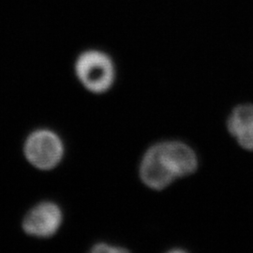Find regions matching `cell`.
Wrapping results in <instances>:
<instances>
[{"mask_svg": "<svg viewBox=\"0 0 253 253\" xmlns=\"http://www.w3.org/2000/svg\"><path fill=\"white\" fill-rule=\"evenodd\" d=\"M90 252L93 253H127L128 250H126L121 246L109 244L105 242H100V243L93 245Z\"/></svg>", "mask_w": 253, "mask_h": 253, "instance_id": "obj_7", "label": "cell"}, {"mask_svg": "<svg viewBox=\"0 0 253 253\" xmlns=\"http://www.w3.org/2000/svg\"><path fill=\"white\" fill-rule=\"evenodd\" d=\"M139 176L145 187L156 191L167 189L177 179L164 157L161 142L149 146L143 155Z\"/></svg>", "mask_w": 253, "mask_h": 253, "instance_id": "obj_3", "label": "cell"}, {"mask_svg": "<svg viewBox=\"0 0 253 253\" xmlns=\"http://www.w3.org/2000/svg\"><path fill=\"white\" fill-rule=\"evenodd\" d=\"M227 128L242 148L253 151V105L240 104L231 112Z\"/></svg>", "mask_w": 253, "mask_h": 253, "instance_id": "obj_6", "label": "cell"}, {"mask_svg": "<svg viewBox=\"0 0 253 253\" xmlns=\"http://www.w3.org/2000/svg\"><path fill=\"white\" fill-rule=\"evenodd\" d=\"M24 150L27 161L33 166L49 171L62 162L65 146L57 133L48 128H40L27 137Z\"/></svg>", "mask_w": 253, "mask_h": 253, "instance_id": "obj_2", "label": "cell"}, {"mask_svg": "<svg viewBox=\"0 0 253 253\" xmlns=\"http://www.w3.org/2000/svg\"><path fill=\"white\" fill-rule=\"evenodd\" d=\"M161 145L164 157L177 179L197 172L199 159L190 145L179 140L163 141Z\"/></svg>", "mask_w": 253, "mask_h": 253, "instance_id": "obj_5", "label": "cell"}, {"mask_svg": "<svg viewBox=\"0 0 253 253\" xmlns=\"http://www.w3.org/2000/svg\"><path fill=\"white\" fill-rule=\"evenodd\" d=\"M63 223V212L54 202H42L31 208L23 220L27 235L49 238L55 235Z\"/></svg>", "mask_w": 253, "mask_h": 253, "instance_id": "obj_4", "label": "cell"}, {"mask_svg": "<svg viewBox=\"0 0 253 253\" xmlns=\"http://www.w3.org/2000/svg\"><path fill=\"white\" fill-rule=\"evenodd\" d=\"M75 75L84 88L96 95L107 93L117 77L116 65L107 53L90 49L78 55L74 64Z\"/></svg>", "mask_w": 253, "mask_h": 253, "instance_id": "obj_1", "label": "cell"}]
</instances>
